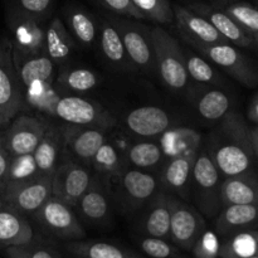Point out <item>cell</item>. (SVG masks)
Returning <instances> with one entry per match:
<instances>
[{
  "mask_svg": "<svg viewBox=\"0 0 258 258\" xmlns=\"http://www.w3.org/2000/svg\"><path fill=\"white\" fill-rule=\"evenodd\" d=\"M209 156L224 178L252 171L256 153L251 127L239 113L229 111L222 118L213 135Z\"/></svg>",
  "mask_w": 258,
  "mask_h": 258,
  "instance_id": "6da1fadb",
  "label": "cell"
},
{
  "mask_svg": "<svg viewBox=\"0 0 258 258\" xmlns=\"http://www.w3.org/2000/svg\"><path fill=\"white\" fill-rule=\"evenodd\" d=\"M155 70L166 87L173 91H183L188 86L189 76L184 60V50L179 42L164 28L155 27L150 30Z\"/></svg>",
  "mask_w": 258,
  "mask_h": 258,
  "instance_id": "7a4b0ae2",
  "label": "cell"
},
{
  "mask_svg": "<svg viewBox=\"0 0 258 258\" xmlns=\"http://www.w3.org/2000/svg\"><path fill=\"white\" fill-rule=\"evenodd\" d=\"M184 40L243 86L249 88L258 86V68L233 44L201 43L189 38H184Z\"/></svg>",
  "mask_w": 258,
  "mask_h": 258,
  "instance_id": "3957f363",
  "label": "cell"
},
{
  "mask_svg": "<svg viewBox=\"0 0 258 258\" xmlns=\"http://www.w3.org/2000/svg\"><path fill=\"white\" fill-rule=\"evenodd\" d=\"M39 226L50 236L62 241H80L86 236L72 207L55 197H50L37 212L33 213Z\"/></svg>",
  "mask_w": 258,
  "mask_h": 258,
  "instance_id": "277c9868",
  "label": "cell"
},
{
  "mask_svg": "<svg viewBox=\"0 0 258 258\" xmlns=\"http://www.w3.org/2000/svg\"><path fill=\"white\" fill-rule=\"evenodd\" d=\"M23 105V87L18 77L14 47L9 40H0V122L7 125Z\"/></svg>",
  "mask_w": 258,
  "mask_h": 258,
  "instance_id": "5b68a950",
  "label": "cell"
},
{
  "mask_svg": "<svg viewBox=\"0 0 258 258\" xmlns=\"http://www.w3.org/2000/svg\"><path fill=\"white\" fill-rule=\"evenodd\" d=\"M53 174H42L32 180L0 191L5 204L22 214H33L52 197Z\"/></svg>",
  "mask_w": 258,
  "mask_h": 258,
  "instance_id": "8992f818",
  "label": "cell"
},
{
  "mask_svg": "<svg viewBox=\"0 0 258 258\" xmlns=\"http://www.w3.org/2000/svg\"><path fill=\"white\" fill-rule=\"evenodd\" d=\"M198 194L202 211L209 217L218 213L221 208V173L208 154H198L191 174Z\"/></svg>",
  "mask_w": 258,
  "mask_h": 258,
  "instance_id": "52a82bcc",
  "label": "cell"
},
{
  "mask_svg": "<svg viewBox=\"0 0 258 258\" xmlns=\"http://www.w3.org/2000/svg\"><path fill=\"white\" fill-rule=\"evenodd\" d=\"M206 229V222L193 207L175 198H171L169 239H171L174 244L185 251H191L197 239Z\"/></svg>",
  "mask_w": 258,
  "mask_h": 258,
  "instance_id": "ba28073f",
  "label": "cell"
},
{
  "mask_svg": "<svg viewBox=\"0 0 258 258\" xmlns=\"http://www.w3.org/2000/svg\"><path fill=\"white\" fill-rule=\"evenodd\" d=\"M54 116L75 126H100L106 128L112 122L110 113L101 106L78 96L60 97Z\"/></svg>",
  "mask_w": 258,
  "mask_h": 258,
  "instance_id": "9c48e42d",
  "label": "cell"
},
{
  "mask_svg": "<svg viewBox=\"0 0 258 258\" xmlns=\"http://www.w3.org/2000/svg\"><path fill=\"white\" fill-rule=\"evenodd\" d=\"M92 178L90 171L78 164L64 163L57 166L52 178V196L76 207L81 197L90 186Z\"/></svg>",
  "mask_w": 258,
  "mask_h": 258,
  "instance_id": "30bf717a",
  "label": "cell"
},
{
  "mask_svg": "<svg viewBox=\"0 0 258 258\" xmlns=\"http://www.w3.org/2000/svg\"><path fill=\"white\" fill-rule=\"evenodd\" d=\"M48 126L43 121L30 116H19L13 121L5 133L3 141L10 156L34 153Z\"/></svg>",
  "mask_w": 258,
  "mask_h": 258,
  "instance_id": "8fae6325",
  "label": "cell"
},
{
  "mask_svg": "<svg viewBox=\"0 0 258 258\" xmlns=\"http://www.w3.org/2000/svg\"><path fill=\"white\" fill-rule=\"evenodd\" d=\"M113 24L120 32L128 59L140 70L153 72L155 70V59L150 32H146L144 27L127 20H118Z\"/></svg>",
  "mask_w": 258,
  "mask_h": 258,
  "instance_id": "7c38bea8",
  "label": "cell"
},
{
  "mask_svg": "<svg viewBox=\"0 0 258 258\" xmlns=\"http://www.w3.org/2000/svg\"><path fill=\"white\" fill-rule=\"evenodd\" d=\"M63 145L80 160L91 163L98 149L106 143L105 127L71 125L62 131Z\"/></svg>",
  "mask_w": 258,
  "mask_h": 258,
  "instance_id": "4fadbf2b",
  "label": "cell"
},
{
  "mask_svg": "<svg viewBox=\"0 0 258 258\" xmlns=\"http://www.w3.org/2000/svg\"><path fill=\"white\" fill-rule=\"evenodd\" d=\"M173 12L174 20L178 24L183 38H189L201 43H229L209 20L189 8L174 5Z\"/></svg>",
  "mask_w": 258,
  "mask_h": 258,
  "instance_id": "5bb4252c",
  "label": "cell"
},
{
  "mask_svg": "<svg viewBox=\"0 0 258 258\" xmlns=\"http://www.w3.org/2000/svg\"><path fill=\"white\" fill-rule=\"evenodd\" d=\"M125 123L128 130L141 138H158L171 125L170 115L158 106H143L127 113Z\"/></svg>",
  "mask_w": 258,
  "mask_h": 258,
  "instance_id": "9a60e30c",
  "label": "cell"
},
{
  "mask_svg": "<svg viewBox=\"0 0 258 258\" xmlns=\"http://www.w3.org/2000/svg\"><path fill=\"white\" fill-rule=\"evenodd\" d=\"M14 52L20 55L40 54L44 48V32L34 17L20 13L13 20Z\"/></svg>",
  "mask_w": 258,
  "mask_h": 258,
  "instance_id": "2e32d148",
  "label": "cell"
},
{
  "mask_svg": "<svg viewBox=\"0 0 258 258\" xmlns=\"http://www.w3.org/2000/svg\"><path fill=\"white\" fill-rule=\"evenodd\" d=\"M189 9L209 20L212 25L231 44L238 45L242 48L253 47V42H252V38L249 37V34H247L223 9L207 4H191Z\"/></svg>",
  "mask_w": 258,
  "mask_h": 258,
  "instance_id": "e0dca14e",
  "label": "cell"
},
{
  "mask_svg": "<svg viewBox=\"0 0 258 258\" xmlns=\"http://www.w3.org/2000/svg\"><path fill=\"white\" fill-rule=\"evenodd\" d=\"M258 226L257 204H232L223 207L216 221V231L219 236L228 237Z\"/></svg>",
  "mask_w": 258,
  "mask_h": 258,
  "instance_id": "ac0fdd59",
  "label": "cell"
},
{
  "mask_svg": "<svg viewBox=\"0 0 258 258\" xmlns=\"http://www.w3.org/2000/svg\"><path fill=\"white\" fill-rule=\"evenodd\" d=\"M222 207L232 204H257L258 179L252 171L224 178L219 189Z\"/></svg>",
  "mask_w": 258,
  "mask_h": 258,
  "instance_id": "d6986e66",
  "label": "cell"
},
{
  "mask_svg": "<svg viewBox=\"0 0 258 258\" xmlns=\"http://www.w3.org/2000/svg\"><path fill=\"white\" fill-rule=\"evenodd\" d=\"M34 241V232L24 214L4 207L0 209V251Z\"/></svg>",
  "mask_w": 258,
  "mask_h": 258,
  "instance_id": "ffe728a7",
  "label": "cell"
},
{
  "mask_svg": "<svg viewBox=\"0 0 258 258\" xmlns=\"http://www.w3.org/2000/svg\"><path fill=\"white\" fill-rule=\"evenodd\" d=\"M120 180L123 197L133 207L141 206L150 201L158 189L156 179L141 169L122 171Z\"/></svg>",
  "mask_w": 258,
  "mask_h": 258,
  "instance_id": "44dd1931",
  "label": "cell"
},
{
  "mask_svg": "<svg viewBox=\"0 0 258 258\" xmlns=\"http://www.w3.org/2000/svg\"><path fill=\"white\" fill-rule=\"evenodd\" d=\"M171 198L173 197L166 196L165 193H159L153 199L143 219V231L146 236L170 238Z\"/></svg>",
  "mask_w": 258,
  "mask_h": 258,
  "instance_id": "7402d4cb",
  "label": "cell"
},
{
  "mask_svg": "<svg viewBox=\"0 0 258 258\" xmlns=\"http://www.w3.org/2000/svg\"><path fill=\"white\" fill-rule=\"evenodd\" d=\"M75 49V40L60 18H53L44 32L45 54L55 64L66 62Z\"/></svg>",
  "mask_w": 258,
  "mask_h": 258,
  "instance_id": "603a6c76",
  "label": "cell"
},
{
  "mask_svg": "<svg viewBox=\"0 0 258 258\" xmlns=\"http://www.w3.org/2000/svg\"><path fill=\"white\" fill-rule=\"evenodd\" d=\"M197 155L198 150H193L169 159L161 174V181L166 189L175 193H183L185 190L191 179Z\"/></svg>",
  "mask_w": 258,
  "mask_h": 258,
  "instance_id": "cb8c5ba5",
  "label": "cell"
},
{
  "mask_svg": "<svg viewBox=\"0 0 258 258\" xmlns=\"http://www.w3.org/2000/svg\"><path fill=\"white\" fill-rule=\"evenodd\" d=\"M14 60L23 88L34 81H52L54 63L47 54L20 55L14 52Z\"/></svg>",
  "mask_w": 258,
  "mask_h": 258,
  "instance_id": "d4e9b609",
  "label": "cell"
},
{
  "mask_svg": "<svg viewBox=\"0 0 258 258\" xmlns=\"http://www.w3.org/2000/svg\"><path fill=\"white\" fill-rule=\"evenodd\" d=\"M159 138V145L165 159L198 150L201 145V135L190 127H169Z\"/></svg>",
  "mask_w": 258,
  "mask_h": 258,
  "instance_id": "484cf974",
  "label": "cell"
},
{
  "mask_svg": "<svg viewBox=\"0 0 258 258\" xmlns=\"http://www.w3.org/2000/svg\"><path fill=\"white\" fill-rule=\"evenodd\" d=\"M62 149H64L62 131L55 127H47L42 140L33 153L40 174L54 173Z\"/></svg>",
  "mask_w": 258,
  "mask_h": 258,
  "instance_id": "4316f807",
  "label": "cell"
},
{
  "mask_svg": "<svg viewBox=\"0 0 258 258\" xmlns=\"http://www.w3.org/2000/svg\"><path fill=\"white\" fill-rule=\"evenodd\" d=\"M80 211L81 216L91 223H102L106 221L110 212L107 198L103 188L96 180L91 181L90 186L85 191L76 206Z\"/></svg>",
  "mask_w": 258,
  "mask_h": 258,
  "instance_id": "83f0119b",
  "label": "cell"
},
{
  "mask_svg": "<svg viewBox=\"0 0 258 258\" xmlns=\"http://www.w3.org/2000/svg\"><path fill=\"white\" fill-rule=\"evenodd\" d=\"M64 248L78 258H144L105 242L71 241L64 244Z\"/></svg>",
  "mask_w": 258,
  "mask_h": 258,
  "instance_id": "f1b7e54d",
  "label": "cell"
},
{
  "mask_svg": "<svg viewBox=\"0 0 258 258\" xmlns=\"http://www.w3.org/2000/svg\"><path fill=\"white\" fill-rule=\"evenodd\" d=\"M59 95L53 88L52 81H34L23 88V101L40 112L54 116Z\"/></svg>",
  "mask_w": 258,
  "mask_h": 258,
  "instance_id": "f546056e",
  "label": "cell"
},
{
  "mask_svg": "<svg viewBox=\"0 0 258 258\" xmlns=\"http://www.w3.org/2000/svg\"><path fill=\"white\" fill-rule=\"evenodd\" d=\"M248 257H258V229L237 232L221 243L219 258Z\"/></svg>",
  "mask_w": 258,
  "mask_h": 258,
  "instance_id": "4dcf8cb0",
  "label": "cell"
},
{
  "mask_svg": "<svg viewBox=\"0 0 258 258\" xmlns=\"http://www.w3.org/2000/svg\"><path fill=\"white\" fill-rule=\"evenodd\" d=\"M197 111L208 121H221L231 111V98L221 90H206L194 98Z\"/></svg>",
  "mask_w": 258,
  "mask_h": 258,
  "instance_id": "1f68e13d",
  "label": "cell"
},
{
  "mask_svg": "<svg viewBox=\"0 0 258 258\" xmlns=\"http://www.w3.org/2000/svg\"><path fill=\"white\" fill-rule=\"evenodd\" d=\"M165 159L159 143L140 141L126 150L125 160L135 169H151L158 166Z\"/></svg>",
  "mask_w": 258,
  "mask_h": 258,
  "instance_id": "d6a6232c",
  "label": "cell"
},
{
  "mask_svg": "<svg viewBox=\"0 0 258 258\" xmlns=\"http://www.w3.org/2000/svg\"><path fill=\"white\" fill-rule=\"evenodd\" d=\"M39 175H42V174L38 170L33 153L12 156L0 191L5 188H9V186L32 180V179L37 178Z\"/></svg>",
  "mask_w": 258,
  "mask_h": 258,
  "instance_id": "836d02e7",
  "label": "cell"
},
{
  "mask_svg": "<svg viewBox=\"0 0 258 258\" xmlns=\"http://www.w3.org/2000/svg\"><path fill=\"white\" fill-rule=\"evenodd\" d=\"M100 44L105 58L112 64L121 66L128 59L122 38H121L120 32L113 23L107 22V20L102 23Z\"/></svg>",
  "mask_w": 258,
  "mask_h": 258,
  "instance_id": "e575fe53",
  "label": "cell"
},
{
  "mask_svg": "<svg viewBox=\"0 0 258 258\" xmlns=\"http://www.w3.org/2000/svg\"><path fill=\"white\" fill-rule=\"evenodd\" d=\"M67 23L70 33L77 42L86 47L93 44L97 37V28L88 13L78 8L70 9L67 13Z\"/></svg>",
  "mask_w": 258,
  "mask_h": 258,
  "instance_id": "d590c367",
  "label": "cell"
},
{
  "mask_svg": "<svg viewBox=\"0 0 258 258\" xmlns=\"http://www.w3.org/2000/svg\"><path fill=\"white\" fill-rule=\"evenodd\" d=\"M184 60H185L188 76L194 81L201 83H209V85L222 83L221 76L214 70L213 66L199 55L194 54L190 50H184Z\"/></svg>",
  "mask_w": 258,
  "mask_h": 258,
  "instance_id": "8d00e7d4",
  "label": "cell"
},
{
  "mask_svg": "<svg viewBox=\"0 0 258 258\" xmlns=\"http://www.w3.org/2000/svg\"><path fill=\"white\" fill-rule=\"evenodd\" d=\"M91 164L96 171L106 176L118 175V173L122 171V158L118 154L117 149L107 141L98 149L91 160Z\"/></svg>",
  "mask_w": 258,
  "mask_h": 258,
  "instance_id": "74e56055",
  "label": "cell"
},
{
  "mask_svg": "<svg viewBox=\"0 0 258 258\" xmlns=\"http://www.w3.org/2000/svg\"><path fill=\"white\" fill-rule=\"evenodd\" d=\"M222 9L247 33L253 34L258 32V8L248 3H231Z\"/></svg>",
  "mask_w": 258,
  "mask_h": 258,
  "instance_id": "f35d334b",
  "label": "cell"
},
{
  "mask_svg": "<svg viewBox=\"0 0 258 258\" xmlns=\"http://www.w3.org/2000/svg\"><path fill=\"white\" fill-rule=\"evenodd\" d=\"M144 19H150L160 24L174 22V12L169 0H131Z\"/></svg>",
  "mask_w": 258,
  "mask_h": 258,
  "instance_id": "ab89813d",
  "label": "cell"
},
{
  "mask_svg": "<svg viewBox=\"0 0 258 258\" xmlns=\"http://www.w3.org/2000/svg\"><path fill=\"white\" fill-rule=\"evenodd\" d=\"M98 77L87 68H75L60 73L58 82L60 86L76 92H86L93 90L98 83Z\"/></svg>",
  "mask_w": 258,
  "mask_h": 258,
  "instance_id": "60d3db41",
  "label": "cell"
},
{
  "mask_svg": "<svg viewBox=\"0 0 258 258\" xmlns=\"http://www.w3.org/2000/svg\"><path fill=\"white\" fill-rule=\"evenodd\" d=\"M140 248L146 256L150 258H178V249L171 243L166 242V239L156 238V237L146 236L141 238Z\"/></svg>",
  "mask_w": 258,
  "mask_h": 258,
  "instance_id": "b9f144b4",
  "label": "cell"
},
{
  "mask_svg": "<svg viewBox=\"0 0 258 258\" xmlns=\"http://www.w3.org/2000/svg\"><path fill=\"white\" fill-rule=\"evenodd\" d=\"M219 238L216 232L206 229L194 243L191 252L194 258H219Z\"/></svg>",
  "mask_w": 258,
  "mask_h": 258,
  "instance_id": "7bdbcfd3",
  "label": "cell"
},
{
  "mask_svg": "<svg viewBox=\"0 0 258 258\" xmlns=\"http://www.w3.org/2000/svg\"><path fill=\"white\" fill-rule=\"evenodd\" d=\"M5 258H55L47 249L37 246L33 242L20 246H12L2 249Z\"/></svg>",
  "mask_w": 258,
  "mask_h": 258,
  "instance_id": "ee69618b",
  "label": "cell"
},
{
  "mask_svg": "<svg viewBox=\"0 0 258 258\" xmlns=\"http://www.w3.org/2000/svg\"><path fill=\"white\" fill-rule=\"evenodd\" d=\"M96 2L116 14L126 15L135 19H144L143 14L136 9L131 0H96Z\"/></svg>",
  "mask_w": 258,
  "mask_h": 258,
  "instance_id": "f6af8a7d",
  "label": "cell"
},
{
  "mask_svg": "<svg viewBox=\"0 0 258 258\" xmlns=\"http://www.w3.org/2000/svg\"><path fill=\"white\" fill-rule=\"evenodd\" d=\"M22 10L32 17L42 15L49 9L52 0H19Z\"/></svg>",
  "mask_w": 258,
  "mask_h": 258,
  "instance_id": "bcb514c9",
  "label": "cell"
},
{
  "mask_svg": "<svg viewBox=\"0 0 258 258\" xmlns=\"http://www.w3.org/2000/svg\"><path fill=\"white\" fill-rule=\"evenodd\" d=\"M10 158L9 153L7 151L4 145V141H3V133H0V188H2V184L4 181L5 174H7L8 166H9Z\"/></svg>",
  "mask_w": 258,
  "mask_h": 258,
  "instance_id": "7dc6e473",
  "label": "cell"
},
{
  "mask_svg": "<svg viewBox=\"0 0 258 258\" xmlns=\"http://www.w3.org/2000/svg\"><path fill=\"white\" fill-rule=\"evenodd\" d=\"M248 118L254 125H258V92L252 98L251 105L248 107Z\"/></svg>",
  "mask_w": 258,
  "mask_h": 258,
  "instance_id": "c3c4849f",
  "label": "cell"
},
{
  "mask_svg": "<svg viewBox=\"0 0 258 258\" xmlns=\"http://www.w3.org/2000/svg\"><path fill=\"white\" fill-rule=\"evenodd\" d=\"M251 136H252V143H253V149L256 156L258 158V134L253 130V127H251Z\"/></svg>",
  "mask_w": 258,
  "mask_h": 258,
  "instance_id": "681fc988",
  "label": "cell"
},
{
  "mask_svg": "<svg viewBox=\"0 0 258 258\" xmlns=\"http://www.w3.org/2000/svg\"><path fill=\"white\" fill-rule=\"evenodd\" d=\"M249 37L252 38V42H253V47H254V45L258 47V32L253 33V34H251Z\"/></svg>",
  "mask_w": 258,
  "mask_h": 258,
  "instance_id": "f907efd6",
  "label": "cell"
},
{
  "mask_svg": "<svg viewBox=\"0 0 258 258\" xmlns=\"http://www.w3.org/2000/svg\"><path fill=\"white\" fill-rule=\"evenodd\" d=\"M4 207H7V204H5L4 199H3L2 194H0V209H3V208H4Z\"/></svg>",
  "mask_w": 258,
  "mask_h": 258,
  "instance_id": "816d5d0a",
  "label": "cell"
},
{
  "mask_svg": "<svg viewBox=\"0 0 258 258\" xmlns=\"http://www.w3.org/2000/svg\"><path fill=\"white\" fill-rule=\"evenodd\" d=\"M253 130L256 131V133L258 134V125H256V126H253Z\"/></svg>",
  "mask_w": 258,
  "mask_h": 258,
  "instance_id": "f5cc1de1",
  "label": "cell"
},
{
  "mask_svg": "<svg viewBox=\"0 0 258 258\" xmlns=\"http://www.w3.org/2000/svg\"><path fill=\"white\" fill-rule=\"evenodd\" d=\"M3 126H4V125H3V123H2V122H0V128H2V127H3Z\"/></svg>",
  "mask_w": 258,
  "mask_h": 258,
  "instance_id": "db71d44e",
  "label": "cell"
},
{
  "mask_svg": "<svg viewBox=\"0 0 258 258\" xmlns=\"http://www.w3.org/2000/svg\"><path fill=\"white\" fill-rule=\"evenodd\" d=\"M248 258H258V257H248Z\"/></svg>",
  "mask_w": 258,
  "mask_h": 258,
  "instance_id": "11a10c76",
  "label": "cell"
},
{
  "mask_svg": "<svg viewBox=\"0 0 258 258\" xmlns=\"http://www.w3.org/2000/svg\"><path fill=\"white\" fill-rule=\"evenodd\" d=\"M257 5H258V2H257Z\"/></svg>",
  "mask_w": 258,
  "mask_h": 258,
  "instance_id": "9f6ffc18",
  "label": "cell"
},
{
  "mask_svg": "<svg viewBox=\"0 0 258 258\" xmlns=\"http://www.w3.org/2000/svg\"><path fill=\"white\" fill-rule=\"evenodd\" d=\"M0 258H2V257H0Z\"/></svg>",
  "mask_w": 258,
  "mask_h": 258,
  "instance_id": "6f0895ef",
  "label": "cell"
}]
</instances>
